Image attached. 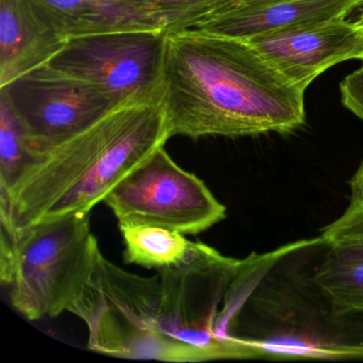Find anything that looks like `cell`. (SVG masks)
Segmentation results:
<instances>
[{"label": "cell", "instance_id": "obj_1", "mask_svg": "<svg viewBox=\"0 0 363 363\" xmlns=\"http://www.w3.org/2000/svg\"><path fill=\"white\" fill-rule=\"evenodd\" d=\"M305 92L245 40L167 33L161 101L171 138L293 133L306 123Z\"/></svg>", "mask_w": 363, "mask_h": 363}, {"label": "cell", "instance_id": "obj_2", "mask_svg": "<svg viewBox=\"0 0 363 363\" xmlns=\"http://www.w3.org/2000/svg\"><path fill=\"white\" fill-rule=\"evenodd\" d=\"M169 138L161 92L114 108L35 158L0 194L1 229L14 235L44 220L90 213Z\"/></svg>", "mask_w": 363, "mask_h": 363}, {"label": "cell", "instance_id": "obj_3", "mask_svg": "<svg viewBox=\"0 0 363 363\" xmlns=\"http://www.w3.org/2000/svg\"><path fill=\"white\" fill-rule=\"evenodd\" d=\"M0 280L29 320L56 318L79 298L101 250L90 213L44 220L14 235L1 229Z\"/></svg>", "mask_w": 363, "mask_h": 363}, {"label": "cell", "instance_id": "obj_4", "mask_svg": "<svg viewBox=\"0 0 363 363\" xmlns=\"http://www.w3.org/2000/svg\"><path fill=\"white\" fill-rule=\"evenodd\" d=\"M159 274L125 271L99 252L79 298L69 312L89 330L88 348L107 356L165 362H203L190 348L163 335L159 326Z\"/></svg>", "mask_w": 363, "mask_h": 363}, {"label": "cell", "instance_id": "obj_5", "mask_svg": "<svg viewBox=\"0 0 363 363\" xmlns=\"http://www.w3.org/2000/svg\"><path fill=\"white\" fill-rule=\"evenodd\" d=\"M240 260L193 242L188 256L158 271L161 284L159 326L163 335L201 356V360L244 358V344L218 339L216 316L239 269Z\"/></svg>", "mask_w": 363, "mask_h": 363}, {"label": "cell", "instance_id": "obj_6", "mask_svg": "<svg viewBox=\"0 0 363 363\" xmlns=\"http://www.w3.org/2000/svg\"><path fill=\"white\" fill-rule=\"evenodd\" d=\"M118 225H147L199 235L226 218L207 184L157 148L104 199Z\"/></svg>", "mask_w": 363, "mask_h": 363}, {"label": "cell", "instance_id": "obj_7", "mask_svg": "<svg viewBox=\"0 0 363 363\" xmlns=\"http://www.w3.org/2000/svg\"><path fill=\"white\" fill-rule=\"evenodd\" d=\"M165 38L163 30L73 38L46 65L88 84L122 106L160 94Z\"/></svg>", "mask_w": 363, "mask_h": 363}, {"label": "cell", "instance_id": "obj_8", "mask_svg": "<svg viewBox=\"0 0 363 363\" xmlns=\"http://www.w3.org/2000/svg\"><path fill=\"white\" fill-rule=\"evenodd\" d=\"M33 157L71 139L118 107L88 84L42 65L0 88Z\"/></svg>", "mask_w": 363, "mask_h": 363}, {"label": "cell", "instance_id": "obj_9", "mask_svg": "<svg viewBox=\"0 0 363 363\" xmlns=\"http://www.w3.org/2000/svg\"><path fill=\"white\" fill-rule=\"evenodd\" d=\"M346 18L297 25L245 41L276 71L307 90L327 69L362 58V29L356 21Z\"/></svg>", "mask_w": 363, "mask_h": 363}, {"label": "cell", "instance_id": "obj_10", "mask_svg": "<svg viewBox=\"0 0 363 363\" xmlns=\"http://www.w3.org/2000/svg\"><path fill=\"white\" fill-rule=\"evenodd\" d=\"M362 5L363 0H267L230 6L191 28L245 40L297 25L347 18Z\"/></svg>", "mask_w": 363, "mask_h": 363}, {"label": "cell", "instance_id": "obj_11", "mask_svg": "<svg viewBox=\"0 0 363 363\" xmlns=\"http://www.w3.org/2000/svg\"><path fill=\"white\" fill-rule=\"evenodd\" d=\"M65 42L22 0H0V88L45 65Z\"/></svg>", "mask_w": 363, "mask_h": 363}, {"label": "cell", "instance_id": "obj_12", "mask_svg": "<svg viewBox=\"0 0 363 363\" xmlns=\"http://www.w3.org/2000/svg\"><path fill=\"white\" fill-rule=\"evenodd\" d=\"M63 40L125 30H147L127 21L101 0H22Z\"/></svg>", "mask_w": 363, "mask_h": 363}, {"label": "cell", "instance_id": "obj_13", "mask_svg": "<svg viewBox=\"0 0 363 363\" xmlns=\"http://www.w3.org/2000/svg\"><path fill=\"white\" fill-rule=\"evenodd\" d=\"M121 16L148 30L165 33L191 28L233 0H101Z\"/></svg>", "mask_w": 363, "mask_h": 363}, {"label": "cell", "instance_id": "obj_14", "mask_svg": "<svg viewBox=\"0 0 363 363\" xmlns=\"http://www.w3.org/2000/svg\"><path fill=\"white\" fill-rule=\"evenodd\" d=\"M314 279L337 318L363 313V250L328 246Z\"/></svg>", "mask_w": 363, "mask_h": 363}, {"label": "cell", "instance_id": "obj_15", "mask_svg": "<svg viewBox=\"0 0 363 363\" xmlns=\"http://www.w3.org/2000/svg\"><path fill=\"white\" fill-rule=\"evenodd\" d=\"M128 264L158 271L177 264L188 256L193 242L184 233L147 225H118Z\"/></svg>", "mask_w": 363, "mask_h": 363}, {"label": "cell", "instance_id": "obj_16", "mask_svg": "<svg viewBox=\"0 0 363 363\" xmlns=\"http://www.w3.org/2000/svg\"><path fill=\"white\" fill-rule=\"evenodd\" d=\"M33 160L18 118L7 101L0 97V194L14 186Z\"/></svg>", "mask_w": 363, "mask_h": 363}, {"label": "cell", "instance_id": "obj_17", "mask_svg": "<svg viewBox=\"0 0 363 363\" xmlns=\"http://www.w3.org/2000/svg\"><path fill=\"white\" fill-rule=\"evenodd\" d=\"M350 203L341 216L325 226L320 237L330 247L363 250V158L350 180Z\"/></svg>", "mask_w": 363, "mask_h": 363}, {"label": "cell", "instance_id": "obj_18", "mask_svg": "<svg viewBox=\"0 0 363 363\" xmlns=\"http://www.w3.org/2000/svg\"><path fill=\"white\" fill-rule=\"evenodd\" d=\"M342 105L363 121V65L340 84Z\"/></svg>", "mask_w": 363, "mask_h": 363}, {"label": "cell", "instance_id": "obj_19", "mask_svg": "<svg viewBox=\"0 0 363 363\" xmlns=\"http://www.w3.org/2000/svg\"><path fill=\"white\" fill-rule=\"evenodd\" d=\"M357 14H356V22L357 24L360 26V28L362 29L363 31V5L361 6V7H359L358 9H357ZM361 61L363 62V56L362 58L360 59Z\"/></svg>", "mask_w": 363, "mask_h": 363}, {"label": "cell", "instance_id": "obj_20", "mask_svg": "<svg viewBox=\"0 0 363 363\" xmlns=\"http://www.w3.org/2000/svg\"><path fill=\"white\" fill-rule=\"evenodd\" d=\"M260 1H267V0H233V5H246V4L260 3Z\"/></svg>", "mask_w": 363, "mask_h": 363}]
</instances>
